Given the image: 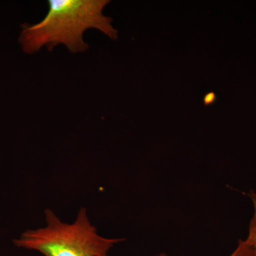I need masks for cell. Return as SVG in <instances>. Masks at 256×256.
I'll use <instances>...</instances> for the list:
<instances>
[{"instance_id": "obj_1", "label": "cell", "mask_w": 256, "mask_h": 256, "mask_svg": "<svg viewBox=\"0 0 256 256\" xmlns=\"http://www.w3.org/2000/svg\"><path fill=\"white\" fill-rule=\"evenodd\" d=\"M109 0H48V13L35 24H24L20 37L23 52L34 54L46 46L52 52L64 45L73 54L84 53L90 46L84 40L87 30H97L111 40L118 38L112 20L104 15Z\"/></svg>"}, {"instance_id": "obj_5", "label": "cell", "mask_w": 256, "mask_h": 256, "mask_svg": "<svg viewBox=\"0 0 256 256\" xmlns=\"http://www.w3.org/2000/svg\"><path fill=\"white\" fill-rule=\"evenodd\" d=\"M158 256H169L166 255V254H160V255H158Z\"/></svg>"}, {"instance_id": "obj_2", "label": "cell", "mask_w": 256, "mask_h": 256, "mask_svg": "<svg viewBox=\"0 0 256 256\" xmlns=\"http://www.w3.org/2000/svg\"><path fill=\"white\" fill-rule=\"evenodd\" d=\"M45 218L46 226L26 230L14 240V245L44 256H109L111 249L124 240L99 235L86 208L80 210L73 224L64 223L48 208Z\"/></svg>"}, {"instance_id": "obj_3", "label": "cell", "mask_w": 256, "mask_h": 256, "mask_svg": "<svg viewBox=\"0 0 256 256\" xmlns=\"http://www.w3.org/2000/svg\"><path fill=\"white\" fill-rule=\"evenodd\" d=\"M250 198H252L254 206V215L250 222V228H249V234L246 242L252 248L254 256H256V193L255 192H250Z\"/></svg>"}, {"instance_id": "obj_4", "label": "cell", "mask_w": 256, "mask_h": 256, "mask_svg": "<svg viewBox=\"0 0 256 256\" xmlns=\"http://www.w3.org/2000/svg\"><path fill=\"white\" fill-rule=\"evenodd\" d=\"M230 256H254V254L246 240H240L238 247Z\"/></svg>"}]
</instances>
